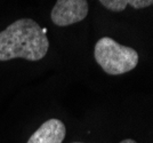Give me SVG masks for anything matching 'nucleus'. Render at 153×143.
<instances>
[{
    "mask_svg": "<svg viewBox=\"0 0 153 143\" xmlns=\"http://www.w3.org/2000/svg\"><path fill=\"white\" fill-rule=\"evenodd\" d=\"M47 29L31 19H19L0 32V62L24 59L36 62L44 59L49 48Z\"/></svg>",
    "mask_w": 153,
    "mask_h": 143,
    "instance_id": "f257e3e1",
    "label": "nucleus"
},
{
    "mask_svg": "<svg viewBox=\"0 0 153 143\" xmlns=\"http://www.w3.org/2000/svg\"><path fill=\"white\" fill-rule=\"evenodd\" d=\"M66 134L65 125L61 119L51 118L32 134L27 143H63Z\"/></svg>",
    "mask_w": 153,
    "mask_h": 143,
    "instance_id": "20e7f679",
    "label": "nucleus"
},
{
    "mask_svg": "<svg viewBox=\"0 0 153 143\" xmlns=\"http://www.w3.org/2000/svg\"><path fill=\"white\" fill-rule=\"evenodd\" d=\"M98 1L102 4L103 7L114 13H120L125 10L128 5L135 9H143L150 7L153 4V0H98Z\"/></svg>",
    "mask_w": 153,
    "mask_h": 143,
    "instance_id": "39448f33",
    "label": "nucleus"
},
{
    "mask_svg": "<svg viewBox=\"0 0 153 143\" xmlns=\"http://www.w3.org/2000/svg\"><path fill=\"white\" fill-rule=\"evenodd\" d=\"M89 12L87 0H57L51 13V22L57 26H69L85 20Z\"/></svg>",
    "mask_w": 153,
    "mask_h": 143,
    "instance_id": "7ed1b4c3",
    "label": "nucleus"
},
{
    "mask_svg": "<svg viewBox=\"0 0 153 143\" xmlns=\"http://www.w3.org/2000/svg\"><path fill=\"white\" fill-rule=\"evenodd\" d=\"M120 143H137V142L134 141V140H131V139H126V140H122Z\"/></svg>",
    "mask_w": 153,
    "mask_h": 143,
    "instance_id": "423d86ee",
    "label": "nucleus"
},
{
    "mask_svg": "<svg viewBox=\"0 0 153 143\" xmlns=\"http://www.w3.org/2000/svg\"><path fill=\"white\" fill-rule=\"evenodd\" d=\"M94 57L108 74L118 76L134 70L138 64V53L123 46L110 37H103L96 42Z\"/></svg>",
    "mask_w": 153,
    "mask_h": 143,
    "instance_id": "f03ea898",
    "label": "nucleus"
},
{
    "mask_svg": "<svg viewBox=\"0 0 153 143\" xmlns=\"http://www.w3.org/2000/svg\"><path fill=\"white\" fill-rule=\"evenodd\" d=\"M73 143H82V142H73Z\"/></svg>",
    "mask_w": 153,
    "mask_h": 143,
    "instance_id": "0eeeda50",
    "label": "nucleus"
}]
</instances>
